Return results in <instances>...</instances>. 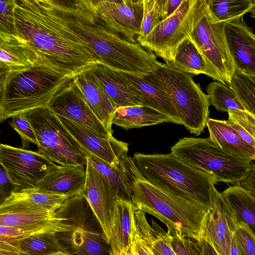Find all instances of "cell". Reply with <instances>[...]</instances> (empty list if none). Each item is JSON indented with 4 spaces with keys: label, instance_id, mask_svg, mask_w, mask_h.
I'll return each mask as SVG.
<instances>
[{
    "label": "cell",
    "instance_id": "17",
    "mask_svg": "<svg viewBox=\"0 0 255 255\" xmlns=\"http://www.w3.org/2000/svg\"><path fill=\"white\" fill-rule=\"evenodd\" d=\"M68 131L89 154L116 166L128 154V144L114 136L103 137L93 131L58 116Z\"/></svg>",
    "mask_w": 255,
    "mask_h": 255
},
{
    "label": "cell",
    "instance_id": "48",
    "mask_svg": "<svg viewBox=\"0 0 255 255\" xmlns=\"http://www.w3.org/2000/svg\"><path fill=\"white\" fill-rule=\"evenodd\" d=\"M203 255H219L213 247L204 238L201 240Z\"/></svg>",
    "mask_w": 255,
    "mask_h": 255
},
{
    "label": "cell",
    "instance_id": "19",
    "mask_svg": "<svg viewBox=\"0 0 255 255\" xmlns=\"http://www.w3.org/2000/svg\"><path fill=\"white\" fill-rule=\"evenodd\" d=\"M228 49L236 70L255 76V34L243 17L225 25Z\"/></svg>",
    "mask_w": 255,
    "mask_h": 255
},
{
    "label": "cell",
    "instance_id": "21",
    "mask_svg": "<svg viewBox=\"0 0 255 255\" xmlns=\"http://www.w3.org/2000/svg\"><path fill=\"white\" fill-rule=\"evenodd\" d=\"M86 167L58 165L32 189L35 191L71 197L83 193L86 181Z\"/></svg>",
    "mask_w": 255,
    "mask_h": 255
},
{
    "label": "cell",
    "instance_id": "29",
    "mask_svg": "<svg viewBox=\"0 0 255 255\" xmlns=\"http://www.w3.org/2000/svg\"><path fill=\"white\" fill-rule=\"evenodd\" d=\"M240 222L246 224L255 236V199L239 185L229 187L222 193Z\"/></svg>",
    "mask_w": 255,
    "mask_h": 255
},
{
    "label": "cell",
    "instance_id": "15",
    "mask_svg": "<svg viewBox=\"0 0 255 255\" xmlns=\"http://www.w3.org/2000/svg\"><path fill=\"white\" fill-rule=\"evenodd\" d=\"M239 221L222 193L217 190L205 222L203 238L219 255H230Z\"/></svg>",
    "mask_w": 255,
    "mask_h": 255
},
{
    "label": "cell",
    "instance_id": "7",
    "mask_svg": "<svg viewBox=\"0 0 255 255\" xmlns=\"http://www.w3.org/2000/svg\"><path fill=\"white\" fill-rule=\"evenodd\" d=\"M56 212L71 225L68 231L56 234L71 255H111L101 226L83 194L67 198Z\"/></svg>",
    "mask_w": 255,
    "mask_h": 255
},
{
    "label": "cell",
    "instance_id": "12",
    "mask_svg": "<svg viewBox=\"0 0 255 255\" xmlns=\"http://www.w3.org/2000/svg\"><path fill=\"white\" fill-rule=\"evenodd\" d=\"M194 0H183L177 10L159 22L139 44L162 58L165 64L172 63L180 45L188 38L186 25Z\"/></svg>",
    "mask_w": 255,
    "mask_h": 255
},
{
    "label": "cell",
    "instance_id": "43",
    "mask_svg": "<svg viewBox=\"0 0 255 255\" xmlns=\"http://www.w3.org/2000/svg\"><path fill=\"white\" fill-rule=\"evenodd\" d=\"M228 114V119L237 122L255 140V116L242 111L230 112Z\"/></svg>",
    "mask_w": 255,
    "mask_h": 255
},
{
    "label": "cell",
    "instance_id": "1",
    "mask_svg": "<svg viewBox=\"0 0 255 255\" xmlns=\"http://www.w3.org/2000/svg\"><path fill=\"white\" fill-rule=\"evenodd\" d=\"M14 17L16 35L64 74L74 78L102 63L70 27L56 0H16Z\"/></svg>",
    "mask_w": 255,
    "mask_h": 255
},
{
    "label": "cell",
    "instance_id": "2",
    "mask_svg": "<svg viewBox=\"0 0 255 255\" xmlns=\"http://www.w3.org/2000/svg\"><path fill=\"white\" fill-rule=\"evenodd\" d=\"M133 159L144 178L172 194L212 208L218 182L214 176L195 168L172 153H135Z\"/></svg>",
    "mask_w": 255,
    "mask_h": 255
},
{
    "label": "cell",
    "instance_id": "31",
    "mask_svg": "<svg viewBox=\"0 0 255 255\" xmlns=\"http://www.w3.org/2000/svg\"><path fill=\"white\" fill-rule=\"evenodd\" d=\"M55 233L35 235L22 241L21 248L27 255H71Z\"/></svg>",
    "mask_w": 255,
    "mask_h": 255
},
{
    "label": "cell",
    "instance_id": "5",
    "mask_svg": "<svg viewBox=\"0 0 255 255\" xmlns=\"http://www.w3.org/2000/svg\"><path fill=\"white\" fill-rule=\"evenodd\" d=\"M193 76L164 63L146 77L169 95L181 125L198 136L207 126L210 103Z\"/></svg>",
    "mask_w": 255,
    "mask_h": 255
},
{
    "label": "cell",
    "instance_id": "30",
    "mask_svg": "<svg viewBox=\"0 0 255 255\" xmlns=\"http://www.w3.org/2000/svg\"><path fill=\"white\" fill-rule=\"evenodd\" d=\"M153 229L148 223L145 213L136 210L131 219V249L136 255H154L152 246Z\"/></svg>",
    "mask_w": 255,
    "mask_h": 255
},
{
    "label": "cell",
    "instance_id": "25",
    "mask_svg": "<svg viewBox=\"0 0 255 255\" xmlns=\"http://www.w3.org/2000/svg\"><path fill=\"white\" fill-rule=\"evenodd\" d=\"M211 139L229 154L251 163L255 160V149L246 143L228 120L209 118L207 126Z\"/></svg>",
    "mask_w": 255,
    "mask_h": 255
},
{
    "label": "cell",
    "instance_id": "45",
    "mask_svg": "<svg viewBox=\"0 0 255 255\" xmlns=\"http://www.w3.org/2000/svg\"><path fill=\"white\" fill-rule=\"evenodd\" d=\"M239 185L248 191L255 199V163L252 164L250 173L240 181Z\"/></svg>",
    "mask_w": 255,
    "mask_h": 255
},
{
    "label": "cell",
    "instance_id": "36",
    "mask_svg": "<svg viewBox=\"0 0 255 255\" xmlns=\"http://www.w3.org/2000/svg\"><path fill=\"white\" fill-rule=\"evenodd\" d=\"M23 240L14 228L0 225V255H27L21 248Z\"/></svg>",
    "mask_w": 255,
    "mask_h": 255
},
{
    "label": "cell",
    "instance_id": "34",
    "mask_svg": "<svg viewBox=\"0 0 255 255\" xmlns=\"http://www.w3.org/2000/svg\"><path fill=\"white\" fill-rule=\"evenodd\" d=\"M246 111L255 116V76L236 70L229 86Z\"/></svg>",
    "mask_w": 255,
    "mask_h": 255
},
{
    "label": "cell",
    "instance_id": "16",
    "mask_svg": "<svg viewBox=\"0 0 255 255\" xmlns=\"http://www.w3.org/2000/svg\"><path fill=\"white\" fill-rule=\"evenodd\" d=\"M87 177L83 195L101 226L109 244L113 211L117 196L108 180L88 161Z\"/></svg>",
    "mask_w": 255,
    "mask_h": 255
},
{
    "label": "cell",
    "instance_id": "6",
    "mask_svg": "<svg viewBox=\"0 0 255 255\" xmlns=\"http://www.w3.org/2000/svg\"><path fill=\"white\" fill-rule=\"evenodd\" d=\"M226 23L217 20L206 0H194L186 30L218 81L230 86L236 69L226 39Z\"/></svg>",
    "mask_w": 255,
    "mask_h": 255
},
{
    "label": "cell",
    "instance_id": "14",
    "mask_svg": "<svg viewBox=\"0 0 255 255\" xmlns=\"http://www.w3.org/2000/svg\"><path fill=\"white\" fill-rule=\"evenodd\" d=\"M103 22L131 41H137L143 18V0H91Z\"/></svg>",
    "mask_w": 255,
    "mask_h": 255
},
{
    "label": "cell",
    "instance_id": "20",
    "mask_svg": "<svg viewBox=\"0 0 255 255\" xmlns=\"http://www.w3.org/2000/svg\"><path fill=\"white\" fill-rule=\"evenodd\" d=\"M88 161L108 180L118 199L132 202V188L137 180L144 178L133 158L127 154L121 159L119 164L113 166L89 153Z\"/></svg>",
    "mask_w": 255,
    "mask_h": 255
},
{
    "label": "cell",
    "instance_id": "40",
    "mask_svg": "<svg viewBox=\"0 0 255 255\" xmlns=\"http://www.w3.org/2000/svg\"><path fill=\"white\" fill-rule=\"evenodd\" d=\"M154 238L152 246L154 255H176L171 244L169 233L165 232L154 221L151 220Z\"/></svg>",
    "mask_w": 255,
    "mask_h": 255
},
{
    "label": "cell",
    "instance_id": "32",
    "mask_svg": "<svg viewBox=\"0 0 255 255\" xmlns=\"http://www.w3.org/2000/svg\"><path fill=\"white\" fill-rule=\"evenodd\" d=\"M214 17L219 22L229 23L250 12L255 6L253 0H206Z\"/></svg>",
    "mask_w": 255,
    "mask_h": 255
},
{
    "label": "cell",
    "instance_id": "9",
    "mask_svg": "<svg viewBox=\"0 0 255 255\" xmlns=\"http://www.w3.org/2000/svg\"><path fill=\"white\" fill-rule=\"evenodd\" d=\"M36 134L39 152L59 165L86 167L88 153L49 107L23 114Z\"/></svg>",
    "mask_w": 255,
    "mask_h": 255
},
{
    "label": "cell",
    "instance_id": "44",
    "mask_svg": "<svg viewBox=\"0 0 255 255\" xmlns=\"http://www.w3.org/2000/svg\"><path fill=\"white\" fill-rule=\"evenodd\" d=\"M21 189L10 180L6 171L0 165V203L12 193L20 192Z\"/></svg>",
    "mask_w": 255,
    "mask_h": 255
},
{
    "label": "cell",
    "instance_id": "18",
    "mask_svg": "<svg viewBox=\"0 0 255 255\" xmlns=\"http://www.w3.org/2000/svg\"><path fill=\"white\" fill-rule=\"evenodd\" d=\"M0 75L37 65L47 66L62 73L17 35L0 32Z\"/></svg>",
    "mask_w": 255,
    "mask_h": 255
},
{
    "label": "cell",
    "instance_id": "39",
    "mask_svg": "<svg viewBox=\"0 0 255 255\" xmlns=\"http://www.w3.org/2000/svg\"><path fill=\"white\" fill-rule=\"evenodd\" d=\"M234 240L239 255H255V236L246 224L240 222Z\"/></svg>",
    "mask_w": 255,
    "mask_h": 255
},
{
    "label": "cell",
    "instance_id": "28",
    "mask_svg": "<svg viewBox=\"0 0 255 255\" xmlns=\"http://www.w3.org/2000/svg\"><path fill=\"white\" fill-rule=\"evenodd\" d=\"M167 65L193 75L205 74L218 81V78L212 71L204 57L188 38L184 41L178 47L173 61Z\"/></svg>",
    "mask_w": 255,
    "mask_h": 255
},
{
    "label": "cell",
    "instance_id": "42",
    "mask_svg": "<svg viewBox=\"0 0 255 255\" xmlns=\"http://www.w3.org/2000/svg\"><path fill=\"white\" fill-rule=\"evenodd\" d=\"M16 0H0V32L16 35L14 10Z\"/></svg>",
    "mask_w": 255,
    "mask_h": 255
},
{
    "label": "cell",
    "instance_id": "38",
    "mask_svg": "<svg viewBox=\"0 0 255 255\" xmlns=\"http://www.w3.org/2000/svg\"><path fill=\"white\" fill-rule=\"evenodd\" d=\"M169 234L172 248L176 255H203L201 241L176 233Z\"/></svg>",
    "mask_w": 255,
    "mask_h": 255
},
{
    "label": "cell",
    "instance_id": "41",
    "mask_svg": "<svg viewBox=\"0 0 255 255\" xmlns=\"http://www.w3.org/2000/svg\"><path fill=\"white\" fill-rule=\"evenodd\" d=\"M9 125L20 136L23 147H27L30 143L38 145L33 128L23 114L12 117Z\"/></svg>",
    "mask_w": 255,
    "mask_h": 255
},
{
    "label": "cell",
    "instance_id": "33",
    "mask_svg": "<svg viewBox=\"0 0 255 255\" xmlns=\"http://www.w3.org/2000/svg\"><path fill=\"white\" fill-rule=\"evenodd\" d=\"M206 91L210 105L220 112L246 111L236 93L228 85L217 81L207 86Z\"/></svg>",
    "mask_w": 255,
    "mask_h": 255
},
{
    "label": "cell",
    "instance_id": "8",
    "mask_svg": "<svg viewBox=\"0 0 255 255\" xmlns=\"http://www.w3.org/2000/svg\"><path fill=\"white\" fill-rule=\"evenodd\" d=\"M171 153L188 164L215 177L218 182L238 185L250 172L251 163L235 157L216 145L210 137H184Z\"/></svg>",
    "mask_w": 255,
    "mask_h": 255
},
{
    "label": "cell",
    "instance_id": "13",
    "mask_svg": "<svg viewBox=\"0 0 255 255\" xmlns=\"http://www.w3.org/2000/svg\"><path fill=\"white\" fill-rule=\"evenodd\" d=\"M48 107L57 116L85 127L103 137L113 136L89 107L74 78L59 90Z\"/></svg>",
    "mask_w": 255,
    "mask_h": 255
},
{
    "label": "cell",
    "instance_id": "23",
    "mask_svg": "<svg viewBox=\"0 0 255 255\" xmlns=\"http://www.w3.org/2000/svg\"><path fill=\"white\" fill-rule=\"evenodd\" d=\"M91 71L100 81L117 108L145 106L143 99L117 71L100 63L95 65Z\"/></svg>",
    "mask_w": 255,
    "mask_h": 255
},
{
    "label": "cell",
    "instance_id": "4",
    "mask_svg": "<svg viewBox=\"0 0 255 255\" xmlns=\"http://www.w3.org/2000/svg\"><path fill=\"white\" fill-rule=\"evenodd\" d=\"M132 197L137 210L158 219L169 233L198 241L203 239L206 218L211 208L162 190L144 178L134 184Z\"/></svg>",
    "mask_w": 255,
    "mask_h": 255
},
{
    "label": "cell",
    "instance_id": "27",
    "mask_svg": "<svg viewBox=\"0 0 255 255\" xmlns=\"http://www.w3.org/2000/svg\"><path fill=\"white\" fill-rule=\"evenodd\" d=\"M163 123H172V121L166 116L143 106L117 108L112 120L113 125L126 130Z\"/></svg>",
    "mask_w": 255,
    "mask_h": 255
},
{
    "label": "cell",
    "instance_id": "35",
    "mask_svg": "<svg viewBox=\"0 0 255 255\" xmlns=\"http://www.w3.org/2000/svg\"><path fill=\"white\" fill-rule=\"evenodd\" d=\"M163 0H143V13L139 35L136 38L139 43L143 41L154 27L162 20Z\"/></svg>",
    "mask_w": 255,
    "mask_h": 255
},
{
    "label": "cell",
    "instance_id": "47",
    "mask_svg": "<svg viewBox=\"0 0 255 255\" xmlns=\"http://www.w3.org/2000/svg\"><path fill=\"white\" fill-rule=\"evenodd\" d=\"M228 122L231 127L238 133L242 139L255 149V140L252 136L235 121L228 119Z\"/></svg>",
    "mask_w": 255,
    "mask_h": 255
},
{
    "label": "cell",
    "instance_id": "46",
    "mask_svg": "<svg viewBox=\"0 0 255 255\" xmlns=\"http://www.w3.org/2000/svg\"><path fill=\"white\" fill-rule=\"evenodd\" d=\"M182 1L183 0H163L161 7L162 20L172 15Z\"/></svg>",
    "mask_w": 255,
    "mask_h": 255
},
{
    "label": "cell",
    "instance_id": "49",
    "mask_svg": "<svg viewBox=\"0 0 255 255\" xmlns=\"http://www.w3.org/2000/svg\"><path fill=\"white\" fill-rule=\"evenodd\" d=\"M254 3H255V6L252 8V9L251 10V17H253L255 19V0H254Z\"/></svg>",
    "mask_w": 255,
    "mask_h": 255
},
{
    "label": "cell",
    "instance_id": "22",
    "mask_svg": "<svg viewBox=\"0 0 255 255\" xmlns=\"http://www.w3.org/2000/svg\"><path fill=\"white\" fill-rule=\"evenodd\" d=\"M74 79L90 108L113 134L112 120L117 108L100 81L91 70L79 74Z\"/></svg>",
    "mask_w": 255,
    "mask_h": 255
},
{
    "label": "cell",
    "instance_id": "3",
    "mask_svg": "<svg viewBox=\"0 0 255 255\" xmlns=\"http://www.w3.org/2000/svg\"><path fill=\"white\" fill-rule=\"evenodd\" d=\"M71 78L41 65L0 75V121L35 109L48 107Z\"/></svg>",
    "mask_w": 255,
    "mask_h": 255
},
{
    "label": "cell",
    "instance_id": "10",
    "mask_svg": "<svg viewBox=\"0 0 255 255\" xmlns=\"http://www.w3.org/2000/svg\"><path fill=\"white\" fill-rule=\"evenodd\" d=\"M0 163L10 180L21 190L35 188L58 166L39 152L2 143Z\"/></svg>",
    "mask_w": 255,
    "mask_h": 255
},
{
    "label": "cell",
    "instance_id": "24",
    "mask_svg": "<svg viewBox=\"0 0 255 255\" xmlns=\"http://www.w3.org/2000/svg\"><path fill=\"white\" fill-rule=\"evenodd\" d=\"M137 210L128 200L117 199L113 211L109 245L111 255H128L131 250V219Z\"/></svg>",
    "mask_w": 255,
    "mask_h": 255
},
{
    "label": "cell",
    "instance_id": "26",
    "mask_svg": "<svg viewBox=\"0 0 255 255\" xmlns=\"http://www.w3.org/2000/svg\"><path fill=\"white\" fill-rule=\"evenodd\" d=\"M143 100L145 106L162 114L173 123L181 125L169 95L146 76L138 77L118 71Z\"/></svg>",
    "mask_w": 255,
    "mask_h": 255
},
{
    "label": "cell",
    "instance_id": "11",
    "mask_svg": "<svg viewBox=\"0 0 255 255\" xmlns=\"http://www.w3.org/2000/svg\"><path fill=\"white\" fill-rule=\"evenodd\" d=\"M0 225L24 230L52 226L65 232L71 227L56 211L30 201L20 192L12 193L0 204Z\"/></svg>",
    "mask_w": 255,
    "mask_h": 255
},
{
    "label": "cell",
    "instance_id": "50",
    "mask_svg": "<svg viewBox=\"0 0 255 255\" xmlns=\"http://www.w3.org/2000/svg\"><path fill=\"white\" fill-rule=\"evenodd\" d=\"M128 255H136L134 254V253L131 249V252Z\"/></svg>",
    "mask_w": 255,
    "mask_h": 255
},
{
    "label": "cell",
    "instance_id": "37",
    "mask_svg": "<svg viewBox=\"0 0 255 255\" xmlns=\"http://www.w3.org/2000/svg\"><path fill=\"white\" fill-rule=\"evenodd\" d=\"M20 192L26 199L53 212L59 209L67 198L65 196L37 191L32 189H23Z\"/></svg>",
    "mask_w": 255,
    "mask_h": 255
}]
</instances>
